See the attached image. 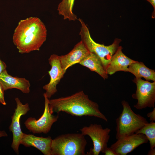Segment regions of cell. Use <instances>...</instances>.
<instances>
[{
    "label": "cell",
    "instance_id": "d4e9b609",
    "mask_svg": "<svg viewBox=\"0 0 155 155\" xmlns=\"http://www.w3.org/2000/svg\"><path fill=\"white\" fill-rule=\"evenodd\" d=\"M148 155H155V147L152 148H150L147 154Z\"/></svg>",
    "mask_w": 155,
    "mask_h": 155
},
{
    "label": "cell",
    "instance_id": "9c48e42d",
    "mask_svg": "<svg viewBox=\"0 0 155 155\" xmlns=\"http://www.w3.org/2000/svg\"><path fill=\"white\" fill-rule=\"evenodd\" d=\"M16 106L11 117V122L9 129L13 135L11 147L15 152L19 154V148L21 144V140L23 133L20 124V119L22 115H26L30 110L29 104L26 103L24 104L18 97L15 98Z\"/></svg>",
    "mask_w": 155,
    "mask_h": 155
},
{
    "label": "cell",
    "instance_id": "d6986e66",
    "mask_svg": "<svg viewBox=\"0 0 155 155\" xmlns=\"http://www.w3.org/2000/svg\"><path fill=\"white\" fill-rule=\"evenodd\" d=\"M136 133H141L146 137L150 148L155 147V122L151 121L144 125Z\"/></svg>",
    "mask_w": 155,
    "mask_h": 155
},
{
    "label": "cell",
    "instance_id": "9a60e30c",
    "mask_svg": "<svg viewBox=\"0 0 155 155\" xmlns=\"http://www.w3.org/2000/svg\"><path fill=\"white\" fill-rule=\"evenodd\" d=\"M0 83L5 91L16 88L24 93L28 94L30 92V85L29 80L24 78L12 76L6 69L0 75Z\"/></svg>",
    "mask_w": 155,
    "mask_h": 155
},
{
    "label": "cell",
    "instance_id": "cb8c5ba5",
    "mask_svg": "<svg viewBox=\"0 0 155 155\" xmlns=\"http://www.w3.org/2000/svg\"><path fill=\"white\" fill-rule=\"evenodd\" d=\"M6 67L5 63L1 60L0 58V75L2 72L6 70Z\"/></svg>",
    "mask_w": 155,
    "mask_h": 155
},
{
    "label": "cell",
    "instance_id": "7a4b0ae2",
    "mask_svg": "<svg viewBox=\"0 0 155 155\" xmlns=\"http://www.w3.org/2000/svg\"><path fill=\"white\" fill-rule=\"evenodd\" d=\"M49 106L52 114L64 112L73 116H93L108 121L100 111L98 104L90 99L83 91L71 96L49 100Z\"/></svg>",
    "mask_w": 155,
    "mask_h": 155
},
{
    "label": "cell",
    "instance_id": "4fadbf2b",
    "mask_svg": "<svg viewBox=\"0 0 155 155\" xmlns=\"http://www.w3.org/2000/svg\"><path fill=\"white\" fill-rule=\"evenodd\" d=\"M51 137H37L33 135L23 133L21 144L27 147H33L41 151L44 155H51Z\"/></svg>",
    "mask_w": 155,
    "mask_h": 155
},
{
    "label": "cell",
    "instance_id": "7c38bea8",
    "mask_svg": "<svg viewBox=\"0 0 155 155\" xmlns=\"http://www.w3.org/2000/svg\"><path fill=\"white\" fill-rule=\"evenodd\" d=\"M83 42L77 44L73 49L68 54L59 56L61 67L65 73L69 67L79 63L89 53Z\"/></svg>",
    "mask_w": 155,
    "mask_h": 155
},
{
    "label": "cell",
    "instance_id": "5bb4252c",
    "mask_svg": "<svg viewBox=\"0 0 155 155\" xmlns=\"http://www.w3.org/2000/svg\"><path fill=\"white\" fill-rule=\"evenodd\" d=\"M122 49V47L119 46L112 57L106 70L108 75H111L120 71L128 72L129 66L136 61L124 54Z\"/></svg>",
    "mask_w": 155,
    "mask_h": 155
},
{
    "label": "cell",
    "instance_id": "7402d4cb",
    "mask_svg": "<svg viewBox=\"0 0 155 155\" xmlns=\"http://www.w3.org/2000/svg\"><path fill=\"white\" fill-rule=\"evenodd\" d=\"M105 155H117L113 150L110 147H107L103 152Z\"/></svg>",
    "mask_w": 155,
    "mask_h": 155
},
{
    "label": "cell",
    "instance_id": "277c9868",
    "mask_svg": "<svg viewBox=\"0 0 155 155\" xmlns=\"http://www.w3.org/2000/svg\"><path fill=\"white\" fill-rule=\"evenodd\" d=\"M81 27L79 34L83 42L90 52L96 55L101 61L104 69H106L110 60L120 46L121 39L116 38L113 43L108 46L95 42L92 38L88 28L84 22L79 18Z\"/></svg>",
    "mask_w": 155,
    "mask_h": 155
},
{
    "label": "cell",
    "instance_id": "5b68a950",
    "mask_svg": "<svg viewBox=\"0 0 155 155\" xmlns=\"http://www.w3.org/2000/svg\"><path fill=\"white\" fill-rule=\"evenodd\" d=\"M121 103L123 110L116 119L117 140L136 133L148 123L146 118L135 113L127 102L123 100Z\"/></svg>",
    "mask_w": 155,
    "mask_h": 155
},
{
    "label": "cell",
    "instance_id": "ba28073f",
    "mask_svg": "<svg viewBox=\"0 0 155 155\" xmlns=\"http://www.w3.org/2000/svg\"><path fill=\"white\" fill-rule=\"evenodd\" d=\"M43 95L44 99V108L41 116L37 120L34 117H29L24 123L27 129L34 134L48 133L53 124L59 118L58 115H54L50 113L49 106V98L45 93Z\"/></svg>",
    "mask_w": 155,
    "mask_h": 155
},
{
    "label": "cell",
    "instance_id": "52a82bcc",
    "mask_svg": "<svg viewBox=\"0 0 155 155\" xmlns=\"http://www.w3.org/2000/svg\"><path fill=\"white\" fill-rule=\"evenodd\" d=\"M136 85L135 93L132 96L137 100L134 107L137 110L154 107L155 103V81L151 82L141 78H135L133 80Z\"/></svg>",
    "mask_w": 155,
    "mask_h": 155
},
{
    "label": "cell",
    "instance_id": "ac0fdd59",
    "mask_svg": "<svg viewBox=\"0 0 155 155\" xmlns=\"http://www.w3.org/2000/svg\"><path fill=\"white\" fill-rule=\"evenodd\" d=\"M75 0H62L59 4L57 10L59 14L63 16L64 20L75 21L77 16L73 11V9Z\"/></svg>",
    "mask_w": 155,
    "mask_h": 155
},
{
    "label": "cell",
    "instance_id": "30bf717a",
    "mask_svg": "<svg viewBox=\"0 0 155 155\" xmlns=\"http://www.w3.org/2000/svg\"><path fill=\"white\" fill-rule=\"evenodd\" d=\"M110 147L117 155H126L140 145L148 142L144 135L134 133L118 139Z\"/></svg>",
    "mask_w": 155,
    "mask_h": 155
},
{
    "label": "cell",
    "instance_id": "484cf974",
    "mask_svg": "<svg viewBox=\"0 0 155 155\" xmlns=\"http://www.w3.org/2000/svg\"><path fill=\"white\" fill-rule=\"evenodd\" d=\"M8 135L5 131L0 130V137H7Z\"/></svg>",
    "mask_w": 155,
    "mask_h": 155
},
{
    "label": "cell",
    "instance_id": "4316f807",
    "mask_svg": "<svg viewBox=\"0 0 155 155\" xmlns=\"http://www.w3.org/2000/svg\"></svg>",
    "mask_w": 155,
    "mask_h": 155
},
{
    "label": "cell",
    "instance_id": "ffe728a7",
    "mask_svg": "<svg viewBox=\"0 0 155 155\" xmlns=\"http://www.w3.org/2000/svg\"><path fill=\"white\" fill-rule=\"evenodd\" d=\"M4 90L3 87L0 83V103L4 105H6L4 97Z\"/></svg>",
    "mask_w": 155,
    "mask_h": 155
},
{
    "label": "cell",
    "instance_id": "e0dca14e",
    "mask_svg": "<svg viewBox=\"0 0 155 155\" xmlns=\"http://www.w3.org/2000/svg\"><path fill=\"white\" fill-rule=\"evenodd\" d=\"M128 72L133 74L137 78H143L146 80L155 81V71L146 67L142 62H133L128 68Z\"/></svg>",
    "mask_w": 155,
    "mask_h": 155
},
{
    "label": "cell",
    "instance_id": "44dd1931",
    "mask_svg": "<svg viewBox=\"0 0 155 155\" xmlns=\"http://www.w3.org/2000/svg\"><path fill=\"white\" fill-rule=\"evenodd\" d=\"M147 117L149 118L151 121H155V108L153 107L152 111L148 113L147 115Z\"/></svg>",
    "mask_w": 155,
    "mask_h": 155
},
{
    "label": "cell",
    "instance_id": "6da1fadb",
    "mask_svg": "<svg viewBox=\"0 0 155 155\" xmlns=\"http://www.w3.org/2000/svg\"><path fill=\"white\" fill-rule=\"evenodd\" d=\"M47 35L46 27L41 20L30 17L19 22L14 31L13 41L19 53H28L39 50Z\"/></svg>",
    "mask_w": 155,
    "mask_h": 155
},
{
    "label": "cell",
    "instance_id": "3957f363",
    "mask_svg": "<svg viewBox=\"0 0 155 155\" xmlns=\"http://www.w3.org/2000/svg\"><path fill=\"white\" fill-rule=\"evenodd\" d=\"M84 135L81 133H68L52 140L51 155H84L87 144Z\"/></svg>",
    "mask_w": 155,
    "mask_h": 155
},
{
    "label": "cell",
    "instance_id": "2e32d148",
    "mask_svg": "<svg viewBox=\"0 0 155 155\" xmlns=\"http://www.w3.org/2000/svg\"><path fill=\"white\" fill-rule=\"evenodd\" d=\"M79 63L88 68L91 71L96 72L104 80L108 78V75L104 69L100 59L93 53L90 52L89 54Z\"/></svg>",
    "mask_w": 155,
    "mask_h": 155
},
{
    "label": "cell",
    "instance_id": "8fae6325",
    "mask_svg": "<svg viewBox=\"0 0 155 155\" xmlns=\"http://www.w3.org/2000/svg\"><path fill=\"white\" fill-rule=\"evenodd\" d=\"M49 62L51 67L48 71L50 81L43 87V88L46 91L45 93L46 96L49 98L57 92V85L65 73L61 67L59 56L55 54L51 55Z\"/></svg>",
    "mask_w": 155,
    "mask_h": 155
},
{
    "label": "cell",
    "instance_id": "603a6c76",
    "mask_svg": "<svg viewBox=\"0 0 155 155\" xmlns=\"http://www.w3.org/2000/svg\"><path fill=\"white\" fill-rule=\"evenodd\" d=\"M148 2L152 5L153 8V11L152 13V17L154 18L155 17V0H145Z\"/></svg>",
    "mask_w": 155,
    "mask_h": 155
},
{
    "label": "cell",
    "instance_id": "8992f818",
    "mask_svg": "<svg viewBox=\"0 0 155 155\" xmlns=\"http://www.w3.org/2000/svg\"><path fill=\"white\" fill-rule=\"evenodd\" d=\"M80 130L84 135L89 136L93 142V148L90 149L87 155H98L100 152L103 153L108 147L111 131L110 129H104L100 124H91L88 126H84Z\"/></svg>",
    "mask_w": 155,
    "mask_h": 155
}]
</instances>
